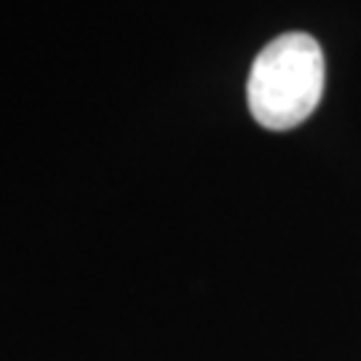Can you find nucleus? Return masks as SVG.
Instances as JSON below:
<instances>
[{
	"mask_svg": "<svg viewBox=\"0 0 361 361\" xmlns=\"http://www.w3.org/2000/svg\"><path fill=\"white\" fill-rule=\"evenodd\" d=\"M324 94V51L308 32H284L257 54L246 80L249 113L262 129L300 126Z\"/></svg>",
	"mask_w": 361,
	"mask_h": 361,
	"instance_id": "obj_1",
	"label": "nucleus"
}]
</instances>
